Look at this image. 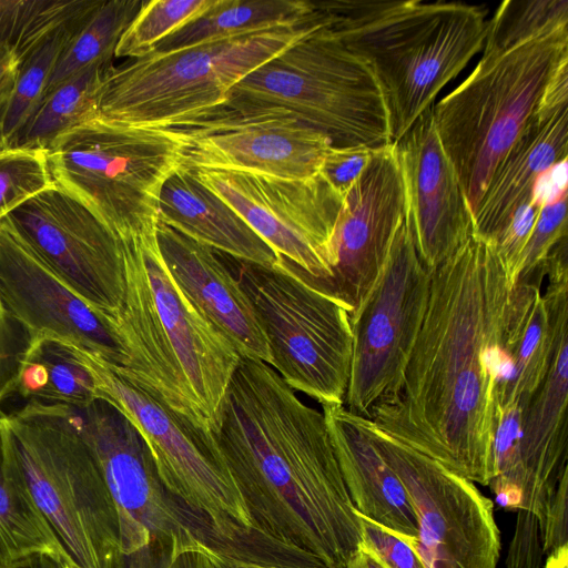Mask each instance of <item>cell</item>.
Returning a JSON list of instances; mask_svg holds the SVG:
<instances>
[{
	"mask_svg": "<svg viewBox=\"0 0 568 568\" xmlns=\"http://www.w3.org/2000/svg\"><path fill=\"white\" fill-rule=\"evenodd\" d=\"M513 287L496 244L474 233L432 271L425 316L397 397L376 427L483 486L493 476L497 397Z\"/></svg>",
	"mask_w": 568,
	"mask_h": 568,
	"instance_id": "obj_1",
	"label": "cell"
},
{
	"mask_svg": "<svg viewBox=\"0 0 568 568\" xmlns=\"http://www.w3.org/2000/svg\"><path fill=\"white\" fill-rule=\"evenodd\" d=\"M251 526L346 568L362 544L323 412L268 364L242 358L213 434Z\"/></svg>",
	"mask_w": 568,
	"mask_h": 568,
	"instance_id": "obj_2",
	"label": "cell"
},
{
	"mask_svg": "<svg viewBox=\"0 0 568 568\" xmlns=\"http://www.w3.org/2000/svg\"><path fill=\"white\" fill-rule=\"evenodd\" d=\"M120 244L124 300L110 322L126 361L111 368L194 425L214 434L226 392L242 359L172 280L156 232Z\"/></svg>",
	"mask_w": 568,
	"mask_h": 568,
	"instance_id": "obj_3",
	"label": "cell"
},
{
	"mask_svg": "<svg viewBox=\"0 0 568 568\" xmlns=\"http://www.w3.org/2000/svg\"><path fill=\"white\" fill-rule=\"evenodd\" d=\"M331 32L371 69L392 142L484 47L486 10L463 2L317 1Z\"/></svg>",
	"mask_w": 568,
	"mask_h": 568,
	"instance_id": "obj_4",
	"label": "cell"
},
{
	"mask_svg": "<svg viewBox=\"0 0 568 568\" xmlns=\"http://www.w3.org/2000/svg\"><path fill=\"white\" fill-rule=\"evenodd\" d=\"M324 20H308L150 53L108 65L95 94L99 119L128 126L182 129L223 108L232 89Z\"/></svg>",
	"mask_w": 568,
	"mask_h": 568,
	"instance_id": "obj_5",
	"label": "cell"
},
{
	"mask_svg": "<svg viewBox=\"0 0 568 568\" xmlns=\"http://www.w3.org/2000/svg\"><path fill=\"white\" fill-rule=\"evenodd\" d=\"M0 433L72 560L82 568H113L120 555L115 505L69 407L28 400L0 414Z\"/></svg>",
	"mask_w": 568,
	"mask_h": 568,
	"instance_id": "obj_6",
	"label": "cell"
},
{
	"mask_svg": "<svg viewBox=\"0 0 568 568\" xmlns=\"http://www.w3.org/2000/svg\"><path fill=\"white\" fill-rule=\"evenodd\" d=\"M568 63V27L497 53L433 105L434 123L473 212L490 176L532 119L559 68Z\"/></svg>",
	"mask_w": 568,
	"mask_h": 568,
	"instance_id": "obj_7",
	"label": "cell"
},
{
	"mask_svg": "<svg viewBox=\"0 0 568 568\" xmlns=\"http://www.w3.org/2000/svg\"><path fill=\"white\" fill-rule=\"evenodd\" d=\"M220 110L286 113L324 133L333 148L392 143L371 69L331 32L325 16L317 28L241 80Z\"/></svg>",
	"mask_w": 568,
	"mask_h": 568,
	"instance_id": "obj_8",
	"label": "cell"
},
{
	"mask_svg": "<svg viewBox=\"0 0 568 568\" xmlns=\"http://www.w3.org/2000/svg\"><path fill=\"white\" fill-rule=\"evenodd\" d=\"M54 184L118 240L156 232L164 182L183 164L178 129L115 124L93 116L45 150Z\"/></svg>",
	"mask_w": 568,
	"mask_h": 568,
	"instance_id": "obj_9",
	"label": "cell"
},
{
	"mask_svg": "<svg viewBox=\"0 0 568 568\" xmlns=\"http://www.w3.org/2000/svg\"><path fill=\"white\" fill-rule=\"evenodd\" d=\"M233 261L226 264L266 339L270 366L322 406L344 405L353 354L346 307L284 256L272 265Z\"/></svg>",
	"mask_w": 568,
	"mask_h": 568,
	"instance_id": "obj_10",
	"label": "cell"
},
{
	"mask_svg": "<svg viewBox=\"0 0 568 568\" xmlns=\"http://www.w3.org/2000/svg\"><path fill=\"white\" fill-rule=\"evenodd\" d=\"M432 271L419 260L405 221L373 288L349 316L351 374L344 406L369 418L398 395L428 301Z\"/></svg>",
	"mask_w": 568,
	"mask_h": 568,
	"instance_id": "obj_11",
	"label": "cell"
},
{
	"mask_svg": "<svg viewBox=\"0 0 568 568\" xmlns=\"http://www.w3.org/2000/svg\"><path fill=\"white\" fill-rule=\"evenodd\" d=\"M368 435L405 486L416 537L398 536L424 568H496L500 534L494 504L475 483L386 434L365 418Z\"/></svg>",
	"mask_w": 568,
	"mask_h": 568,
	"instance_id": "obj_12",
	"label": "cell"
},
{
	"mask_svg": "<svg viewBox=\"0 0 568 568\" xmlns=\"http://www.w3.org/2000/svg\"><path fill=\"white\" fill-rule=\"evenodd\" d=\"M67 347L90 373L98 398L120 409L141 434L170 493L213 520L230 517L251 526L212 433L119 375L101 358Z\"/></svg>",
	"mask_w": 568,
	"mask_h": 568,
	"instance_id": "obj_13",
	"label": "cell"
},
{
	"mask_svg": "<svg viewBox=\"0 0 568 568\" xmlns=\"http://www.w3.org/2000/svg\"><path fill=\"white\" fill-rule=\"evenodd\" d=\"M115 505L120 552L149 545H196L175 511V498L159 477L150 449L131 420L105 399L68 406Z\"/></svg>",
	"mask_w": 568,
	"mask_h": 568,
	"instance_id": "obj_14",
	"label": "cell"
},
{
	"mask_svg": "<svg viewBox=\"0 0 568 568\" xmlns=\"http://www.w3.org/2000/svg\"><path fill=\"white\" fill-rule=\"evenodd\" d=\"M194 171L277 255L313 277L331 276V244L343 197L320 174L290 180L239 171Z\"/></svg>",
	"mask_w": 568,
	"mask_h": 568,
	"instance_id": "obj_15",
	"label": "cell"
},
{
	"mask_svg": "<svg viewBox=\"0 0 568 568\" xmlns=\"http://www.w3.org/2000/svg\"><path fill=\"white\" fill-rule=\"evenodd\" d=\"M552 329L548 371L521 409L520 436L510 467L488 484L496 503L544 524L546 508L568 470V277H550L544 293Z\"/></svg>",
	"mask_w": 568,
	"mask_h": 568,
	"instance_id": "obj_16",
	"label": "cell"
},
{
	"mask_svg": "<svg viewBox=\"0 0 568 568\" xmlns=\"http://www.w3.org/2000/svg\"><path fill=\"white\" fill-rule=\"evenodd\" d=\"M47 266L91 308L111 321L122 308L120 244L81 203L55 184L9 214Z\"/></svg>",
	"mask_w": 568,
	"mask_h": 568,
	"instance_id": "obj_17",
	"label": "cell"
},
{
	"mask_svg": "<svg viewBox=\"0 0 568 568\" xmlns=\"http://www.w3.org/2000/svg\"><path fill=\"white\" fill-rule=\"evenodd\" d=\"M405 221V189L395 142L374 152L344 195L331 244V276L314 284L353 315L386 263Z\"/></svg>",
	"mask_w": 568,
	"mask_h": 568,
	"instance_id": "obj_18",
	"label": "cell"
},
{
	"mask_svg": "<svg viewBox=\"0 0 568 568\" xmlns=\"http://www.w3.org/2000/svg\"><path fill=\"white\" fill-rule=\"evenodd\" d=\"M0 294L31 344L50 339L114 367L125 365L124 349L110 321L47 266L9 215L0 220Z\"/></svg>",
	"mask_w": 568,
	"mask_h": 568,
	"instance_id": "obj_19",
	"label": "cell"
},
{
	"mask_svg": "<svg viewBox=\"0 0 568 568\" xmlns=\"http://www.w3.org/2000/svg\"><path fill=\"white\" fill-rule=\"evenodd\" d=\"M178 130L185 142L183 165L192 169L305 180L320 174L332 148L324 133L276 111L220 110Z\"/></svg>",
	"mask_w": 568,
	"mask_h": 568,
	"instance_id": "obj_20",
	"label": "cell"
},
{
	"mask_svg": "<svg viewBox=\"0 0 568 568\" xmlns=\"http://www.w3.org/2000/svg\"><path fill=\"white\" fill-rule=\"evenodd\" d=\"M405 189V224L430 271L474 233V215L458 174L442 145L433 106L395 142Z\"/></svg>",
	"mask_w": 568,
	"mask_h": 568,
	"instance_id": "obj_21",
	"label": "cell"
},
{
	"mask_svg": "<svg viewBox=\"0 0 568 568\" xmlns=\"http://www.w3.org/2000/svg\"><path fill=\"white\" fill-rule=\"evenodd\" d=\"M156 240L178 288L242 358L271 364L252 306L222 254L159 222Z\"/></svg>",
	"mask_w": 568,
	"mask_h": 568,
	"instance_id": "obj_22",
	"label": "cell"
},
{
	"mask_svg": "<svg viewBox=\"0 0 568 568\" xmlns=\"http://www.w3.org/2000/svg\"><path fill=\"white\" fill-rule=\"evenodd\" d=\"M322 408L355 510L398 536L416 537L417 517L408 493L374 446L365 417L344 405Z\"/></svg>",
	"mask_w": 568,
	"mask_h": 568,
	"instance_id": "obj_23",
	"label": "cell"
},
{
	"mask_svg": "<svg viewBox=\"0 0 568 568\" xmlns=\"http://www.w3.org/2000/svg\"><path fill=\"white\" fill-rule=\"evenodd\" d=\"M567 155L568 105L535 113L490 176L474 213L475 233L497 241L515 212L531 202L538 178Z\"/></svg>",
	"mask_w": 568,
	"mask_h": 568,
	"instance_id": "obj_24",
	"label": "cell"
},
{
	"mask_svg": "<svg viewBox=\"0 0 568 568\" xmlns=\"http://www.w3.org/2000/svg\"><path fill=\"white\" fill-rule=\"evenodd\" d=\"M159 222L233 258L272 265L278 255L229 204L181 165L163 184Z\"/></svg>",
	"mask_w": 568,
	"mask_h": 568,
	"instance_id": "obj_25",
	"label": "cell"
},
{
	"mask_svg": "<svg viewBox=\"0 0 568 568\" xmlns=\"http://www.w3.org/2000/svg\"><path fill=\"white\" fill-rule=\"evenodd\" d=\"M546 265L519 276L509 294L503 336V353L508 373L498 389L497 405L528 404L549 366L552 329L541 292Z\"/></svg>",
	"mask_w": 568,
	"mask_h": 568,
	"instance_id": "obj_26",
	"label": "cell"
},
{
	"mask_svg": "<svg viewBox=\"0 0 568 568\" xmlns=\"http://www.w3.org/2000/svg\"><path fill=\"white\" fill-rule=\"evenodd\" d=\"M34 555L75 564L40 511L0 433V568Z\"/></svg>",
	"mask_w": 568,
	"mask_h": 568,
	"instance_id": "obj_27",
	"label": "cell"
},
{
	"mask_svg": "<svg viewBox=\"0 0 568 568\" xmlns=\"http://www.w3.org/2000/svg\"><path fill=\"white\" fill-rule=\"evenodd\" d=\"M315 13L307 0H215L203 14L160 41L151 53L302 23Z\"/></svg>",
	"mask_w": 568,
	"mask_h": 568,
	"instance_id": "obj_28",
	"label": "cell"
},
{
	"mask_svg": "<svg viewBox=\"0 0 568 568\" xmlns=\"http://www.w3.org/2000/svg\"><path fill=\"white\" fill-rule=\"evenodd\" d=\"M176 513L182 526L202 547L224 559L266 568H328L317 557L285 545L230 517L213 520L180 498Z\"/></svg>",
	"mask_w": 568,
	"mask_h": 568,
	"instance_id": "obj_29",
	"label": "cell"
},
{
	"mask_svg": "<svg viewBox=\"0 0 568 568\" xmlns=\"http://www.w3.org/2000/svg\"><path fill=\"white\" fill-rule=\"evenodd\" d=\"M14 395L73 407L98 399L90 373L69 348L58 342L40 339L31 344L24 358Z\"/></svg>",
	"mask_w": 568,
	"mask_h": 568,
	"instance_id": "obj_30",
	"label": "cell"
},
{
	"mask_svg": "<svg viewBox=\"0 0 568 568\" xmlns=\"http://www.w3.org/2000/svg\"><path fill=\"white\" fill-rule=\"evenodd\" d=\"M105 68H89L49 90L13 146L47 150L59 135L95 116V94Z\"/></svg>",
	"mask_w": 568,
	"mask_h": 568,
	"instance_id": "obj_31",
	"label": "cell"
},
{
	"mask_svg": "<svg viewBox=\"0 0 568 568\" xmlns=\"http://www.w3.org/2000/svg\"><path fill=\"white\" fill-rule=\"evenodd\" d=\"M142 4L141 0H103L64 48L47 92L83 70L112 64L118 42Z\"/></svg>",
	"mask_w": 568,
	"mask_h": 568,
	"instance_id": "obj_32",
	"label": "cell"
},
{
	"mask_svg": "<svg viewBox=\"0 0 568 568\" xmlns=\"http://www.w3.org/2000/svg\"><path fill=\"white\" fill-rule=\"evenodd\" d=\"M78 30L54 34L20 58L12 93L0 110V148L14 145L45 95L61 53Z\"/></svg>",
	"mask_w": 568,
	"mask_h": 568,
	"instance_id": "obj_33",
	"label": "cell"
},
{
	"mask_svg": "<svg viewBox=\"0 0 568 568\" xmlns=\"http://www.w3.org/2000/svg\"><path fill=\"white\" fill-rule=\"evenodd\" d=\"M79 11L75 0H0V44L12 48L20 59L65 31Z\"/></svg>",
	"mask_w": 568,
	"mask_h": 568,
	"instance_id": "obj_34",
	"label": "cell"
},
{
	"mask_svg": "<svg viewBox=\"0 0 568 568\" xmlns=\"http://www.w3.org/2000/svg\"><path fill=\"white\" fill-rule=\"evenodd\" d=\"M568 27L566 0H506L487 23L485 54L497 53Z\"/></svg>",
	"mask_w": 568,
	"mask_h": 568,
	"instance_id": "obj_35",
	"label": "cell"
},
{
	"mask_svg": "<svg viewBox=\"0 0 568 568\" xmlns=\"http://www.w3.org/2000/svg\"><path fill=\"white\" fill-rule=\"evenodd\" d=\"M215 0L143 1L139 12L121 36L114 58L140 59L171 33L203 14Z\"/></svg>",
	"mask_w": 568,
	"mask_h": 568,
	"instance_id": "obj_36",
	"label": "cell"
},
{
	"mask_svg": "<svg viewBox=\"0 0 568 568\" xmlns=\"http://www.w3.org/2000/svg\"><path fill=\"white\" fill-rule=\"evenodd\" d=\"M53 185L45 150L0 148V220Z\"/></svg>",
	"mask_w": 568,
	"mask_h": 568,
	"instance_id": "obj_37",
	"label": "cell"
},
{
	"mask_svg": "<svg viewBox=\"0 0 568 568\" xmlns=\"http://www.w3.org/2000/svg\"><path fill=\"white\" fill-rule=\"evenodd\" d=\"M567 196L565 193L540 209L523 254L518 277L544 265L552 248L567 239Z\"/></svg>",
	"mask_w": 568,
	"mask_h": 568,
	"instance_id": "obj_38",
	"label": "cell"
},
{
	"mask_svg": "<svg viewBox=\"0 0 568 568\" xmlns=\"http://www.w3.org/2000/svg\"><path fill=\"white\" fill-rule=\"evenodd\" d=\"M30 347L29 333L7 310L0 294V405L14 395Z\"/></svg>",
	"mask_w": 568,
	"mask_h": 568,
	"instance_id": "obj_39",
	"label": "cell"
},
{
	"mask_svg": "<svg viewBox=\"0 0 568 568\" xmlns=\"http://www.w3.org/2000/svg\"><path fill=\"white\" fill-rule=\"evenodd\" d=\"M362 524V546L371 550L384 568H424L410 546L396 534L357 513Z\"/></svg>",
	"mask_w": 568,
	"mask_h": 568,
	"instance_id": "obj_40",
	"label": "cell"
},
{
	"mask_svg": "<svg viewBox=\"0 0 568 568\" xmlns=\"http://www.w3.org/2000/svg\"><path fill=\"white\" fill-rule=\"evenodd\" d=\"M374 149L332 146L324 159L320 175L341 197H344L367 165Z\"/></svg>",
	"mask_w": 568,
	"mask_h": 568,
	"instance_id": "obj_41",
	"label": "cell"
},
{
	"mask_svg": "<svg viewBox=\"0 0 568 568\" xmlns=\"http://www.w3.org/2000/svg\"><path fill=\"white\" fill-rule=\"evenodd\" d=\"M544 555L541 523L530 514L518 511L506 557L507 568H540Z\"/></svg>",
	"mask_w": 568,
	"mask_h": 568,
	"instance_id": "obj_42",
	"label": "cell"
},
{
	"mask_svg": "<svg viewBox=\"0 0 568 568\" xmlns=\"http://www.w3.org/2000/svg\"><path fill=\"white\" fill-rule=\"evenodd\" d=\"M565 545H568V470L546 508L542 524L544 554L548 555Z\"/></svg>",
	"mask_w": 568,
	"mask_h": 568,
	"instance_id": "obj_43",
	"label": "cell"
},
{
	"mask_svg": "<svg viewBox=\"0 0 568 568\" xmlns=\"http://www.w3.org/2000/svg\"><path fill=\"white\" fill-rule=\"evenodd\" d=\"M567 160L545 171L536 181L530 203L542 207L568 193Z\"/></svg>",
	"mask_w": 568,
	"mask_h": 568,
	"instance_id": "obj_44",
	"label": "cell"
},
{
	"mask_svg": "<svg viewBox=\"0 0 568 568\" xmlns=\"http://www.w3.org/2000/svg\"><path fill=\"white\" fill-rule=\"evenodd\" d=\"M173 552L165 547L149 545L132 554L120 552L113 568H165Z\"/></svg>",
	"mask_w": 568,
	"mask_h": 568,
	"instance_id": "obj_45",
	"label": "cell"
},
{
	"mask_svg": "<svg viewBox=\"0 0 568 568\" xmlns=\"http://www.w3.org/2000/svg\"><path fill=\"white\" fill-rule=\"evenodd\" d=\"M165 568H224L217 556L200 545L175 550Z\"/></svg>",
	"mask_w": 568,
	"mask_h": 568,
	"instance_id": "obj_46",
	"label": "cell"
},
{
	"mask_svg": "<svg viewBox=\"0 0 568 568\" xmlns=\"http://www.w3.org/2000/svg\"><path fill=\"white\" fill-rule=\"evenodd\" d=\"M20 59L16 51L0 44V110L9 100L18 74Z\"/></svg>",
	"mask_w": 568,
	"mask_h": 568,
	"instance_id": "obj_47",
	"label": "cell"
},
{
	"mask_svg": "<svg viewBox=\"0 0 568 568\" xmlns=\"http://www.w3.org/2000/svg\"><path fill=\"white\" fill-rule=\"evenodd\" d=\"M8 568H63V562L49 555H34Z\"/></svg>",
	"mask_w": 568,
	"mask_h": 568,
	"instance_id": "obj_48",
	"label": "cell"
},
{
	"mask_svg": "<svg viewBox=\"0 0 568 568\" xmlns=\"http://www.w3.org/2000/svg\"><path fill=\"white\" fill-rule=\"evenodd\" d=\"M545 568H568V545L549 552L547 555Z\"/></svg>",
	"mask_w": 568,
	"mask_h": 568,
	"instance_id": "obj_49",
	"label": "cell"
},
{
	"mask_svg": "<svg viewBox=\"0 0 568 568\" xmlns=\"http://www.w3.org/2000/svg\"><path fill=\"white\" fill-rule=\"evenodd\" d=\"M361 548L364 552L365 561L367 568H384V566L381 564V561L377 559V557L367 548L361 545Z\"/></svg>",
	"mask_w": 568,
	"mask_h": 568,
	"instance_id": "obj_50",
	"label": "cell"
},
{
	"mask_svg": "<svg viewBox=\"0 0 568 568\" xmlns=\"http://www.w3.org/2000/svg\"><path fill=\"white\" fill-rule=\"evenodd\" d=\"M220 560L224 568H266V567L248 565V564H244V562H240V561H235V560H231V559L220 558Z\"/></svg>",
	"mask_w": 568,
	"mask_h": 568,
	"instance_id": "obj_51",
	"label": "cell"
},
{
	"mask_svg": "<svg viewBox=\"0 0 568 568\" xmlns=\"http://www.w3.org/2000/svg\"><path fill=\"white\" fill-rule=\"evenodd\" d=\"M63 568H82L78 566L77 564H63Z\"/></svg>",
	"mask_w": 568,
	"mask_h": 568,
	"instance_id": "obj_52",
	"label": "cell"
}]
</instances>
